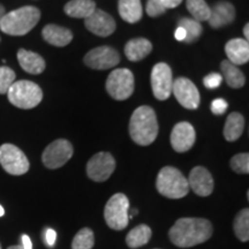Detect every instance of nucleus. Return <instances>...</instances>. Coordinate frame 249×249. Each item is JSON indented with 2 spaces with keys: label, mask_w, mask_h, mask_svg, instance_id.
<instances>
[{
  "label": "nucleus",
  "mask_w": 249,
  "mask_h": 249,
  "mask_svg": "<svg viewBox=\"0 0 249 249\" xmlns=\"http://www.w3.org/2000/svg\"><path fill=\"white\" fill-rule=\"evenodd\" d=\"M211 223L204 218H180L169 231L170 240L180 248L194 247L208 241L213 235Z\"/></svg>",
  "instance_id": "nucleus-1"
},
{
  "label": "nucleus",
  "mask_w": 249,
  "mask_h": 249,
  "mask_svg": "<svg viewBox=\"0 0 249 249\" xmlns=\"http://www.w3.org/2000/svg\"><path fill=\"white\" fill-rule=\"evenodd\" d=\"M158 121L150 107H140L133 112L129 121L130 138L136 144H151L158 135Z\"/></svg>",
  "instance_id": "nucleus-2"
},
{
  "label": "nucleus",
  "mask_w": 249,
  "mask_h": 249,
  "mask_svg": "<svg viewBox=\"0 0 249 249\" xmlns=\"http://www.w3.org/2000/svg\"><path fill=\"white\" fill-rule=\"evenodd\" d=\"M40 11L34 6H23L6 13L0 20V30L9 36H24L38 23Z\"/></svg>",
  "instance_id": "nucleus-3"
},
{
  "label": "nucleus",
  "mask_w": 249,
  "mask_h": 249,
  "mask_svg": "<svg viewBox=\"0 0 249 249\" xmlns=\"http://www.w3.org/2000/svg\"><path fill=\"white\" fill-rule=\"evenodd\" d=\"M156 187L160 194L173 200L185 197L189 192L188 180L178 169L172 166H165L160 171Z\"/></svg>",
  "instance_id": "nucleus-4"
},
{
  "label": "nucleus",
  "mask_w": 249,
  "mask_h": 249,
  "mask_svg": "<svg viewBox=\"0 0 249 249\" xmlns=\"http://www.w3.org/2000/svg\"><path fill=\"white\" fill-rule=\"evenodd\" d=\"M8 101L18 108L29 110L42 102L43 91L38 85L27 80L15 81L7 91Z\"/></svg>",
  "instance_id": "nucleus-5"
},
{
  "label": "nucleus",
  "mask_w": 249,
  "mask_h": 249,
  "mask_svg": "<svg viewBox=\"0 0 249 249\" xmlns=\"http://www.w3.org/2000/svg\"><path fill=\"white\" fill-rule=\"evenodd\" d=\"M129 201L123 193L114 194L107 201L104 209V218L107 226L116 231L126 229L129 220Z\"/></svg>",
  "instance_id": "nucleus-6"
},
{
  "label": "nucleus",
  "mask_w": 249,
  "mask_h": 249,
  "mask_svg": "<svg viewBox=\"0 0 249 249\" xmlns=\"http://www.w3.org/2000/svg\"><path fill=\"white\" fill-rule=\"evenodd\" d=\"M0 165L12 176L26 174L30 167L29 160L23 151L11 143H5L0 147Z\"/></svg>",
  "instance_id": "nucleus-7"
},
{
  "label": "nucleus",
  "mask_w": 249,
  "mask_h": 249,
  "mask_svg": "<svg viewBox=\"0 0 249 249\" xmlns=\"http://www.w3.org/2000/svg\"><path fill=\"white\" fill-rule=\"evenodd\" d=\"M134 75L127 68H119L111 71L107 80L108 95L117 101H124L134 92Z\"/></svg>",
  "instance_id": "nucleus-8"
},
{
  "label": "nucleus",
  "mask_w": 249,
  "mask_h": 249,
  "mask_svg": "<svg viewBox=\"0 0 249 249\" xmlns=\"http://www.w3.org/2000/svg\"><path fill=\"white\" fill-rule=\"evenodd\" d=\"M73 156V147L67 140L60 139L50 143L42 155L43 164L48 169L54 170L64 166Z\"/></svg>",
  "instance_id": "nucleus-9"
},
{
  "label": "nucleus",
  "mask_w": 249,
  "mask_h": 249,
  "mask_svg": "<svg viewBox=\"0 0 249 249\" xmlns=\"http://www.w3.org/2000/svg\"><path fill=\"white\" fill-rule=\"evenodd\" d=\"M173 87L172 71L165 62L155 65L151 71V88L155 97L160 101H166L171 96Z\"/></svg>",
  "instance_id": "nucleus-10"
},
{
  "label": "nucleus",
  "mask_w": 249,
  "mask_h": 249,
  "mask_svg": "<svg viewBox=\"0 0 249 249\" xmlns=\"http://www.w3.org/2000/svg\"><path fill=\"white\" fill-rule=\"evenodd\" d=\"M114 170H116V160L108 152H98L92 156L87 164V174L96 182L107 181Z\"/></svg>",
  "instance_id": "nucleus-11"
},
{
  "label": "nucleus",
  "mask_w": 249,
  "mask_h": 249,
  "mask_svg": "<svg viewBox=\"0 0 249 249\" xmlns=\"http://www.w3.org/2000/svg\"><path fill=\"white\" fill-rule=\"evenodd\" d=\"M119 61V53L111 46H99L92 49L85 57V64L92 70H110L116 67Z\"/></svg>",
  "instance_id": "nucleus-12"
},
{
  "label": "nucleus",
  "mask_w": 249,
  "mask_h": 249,
  "mask_svg": "<svg viewBox=\"0 0 249 249\" xmlns=\"http://www.w3.org/2000/svg\"><path fill=\"white\" fill-rule=\"evenodd\" d=\"M172 92L176 96L179 104L182 105L185 108L195 110L200 105L201 97L198 89L196 88V86L191 80L186 79V77H179V79L173 81Z\"/></svg>",
  "instance_id": "nucleus-13"
},
{
  "label": "nucleus",
  "mask_w": 249,
  "mask_h": 249,
  "mask_svg": "<svg viewBox=\"0 0 249 249\" xmlns=\"http://www.w3.org/2000/svg\"><path fill=\"white\" fill-rule=\"evenodd\" d=\"M85 26L90 33L99 37H107L116 31L117 24L114 18L107 12L96 8L95 12L85 18Z\"/></svg>",
  "instance_id": "nucleus-14"
},
{
  "label": "nucleus",
  "mask_w": 249,
  "mask_h": 249,
  "mask_svg": "<svg viewBox=\"0 0 249 249\" xmlns=\"http://www.w3.org/2000/svg\"><path fill=\"white\" fill-rule=\"evenodd\" d=\"M171 144L177 152H186L193 148L196 140L194 127L189 123H179L171 133Z\"/></svg>",
  "instance_id": "nucleus-15"
},
{
  "label": "nucleus",
  "mask_w": 249,
  "mask_h": 249,
  "mask_svg": "<svg viewBox=\"0 0 249 249\" xmlns=\"http://www.w3.org/2000/svg\"><path fill=\"white\" fill-rule=\"evenodd\" d=\"M188 185L198 196H209L213 191V179L203 166H196L189 174Z\"/></svg>",
  "instance_id": "nucleus-16"
},
{
  "label": "nucleus",
  "mask_w": 249,
  "mask_h": 249,
  "mask_svg": "<svg viewBox=\"0 0 249 249\" xmlns=\"http://www.w3.org/2000/svg\"><path fill=\"white\" fill-rule=\"evenodd\" d=\"M235 18V8L231 2L219 1L210 8V18L208 22L214 29H219L231 24Z\"/></svg>",
  "instance_id": "nucleus-17"
},
{
  "label": "nucleus",
  "mask_w": 249,
  "mask_h": 249,
  "mask_svg": "<svg viewBox=\"0 0 249 249\" xmlns=\"http://www.w3.org/2000/svg\"><path fill=\"white\" fill-rule=\"evenodd\" d=\"M225 52L229 61L233 65H245L249 60L248 40L242 38L231 39L225 45Z\"/></svg>",
  "instance_id": "nucleus-18"
},
{
  "label": "nucleus",
  "mask_w": 249,
  "mask_h": 249,
  "mask_svg": "<svg viewBox=\"0 0 249 249\" xmlns=\"http://www.w3.org/2000/svg\"><path fill=\"white\" fill-rule=\"evenodd\" d=\"M43 38H44L49 44L62 48L70 44L73 39V34L71 30L66 28L57 26V24H48L43 28L42 31Z\"/></svg>",
  "instance_id": "nucleus-19"
},
{
  "label": "nucleus",
  "mask_w": 249,
  "mask_h": 249,
  "mask_svg": "<svg viewBox=\"0 0 249 249\" xmlns=\"http://www.w3.org/2000/svg\"><path fill=\"white\" fill-rule=\"evenodd\" d=\"M18 60L21 68L33 75H38L45 70V61L35 52L21 49L18 52Z\"/></svg>",
  "instance_id": "nucleus-20"
},
{
  "label": "nucleus",
  "mask_w": 249,
  "mask_h": 249,
  "mask_svg": "<svg viewBox=\"0 0 249 249\" xmlns=\"http://www.w3.org/2000/svg\"><path fill=\"white\" fill-rule=\"evenodd\" d=\"M152 51V44L145 38L130 39L124 45V54L130 61H140Z\"/></svg>",
  "instance_id": "nucleus-21"
},
{
  "label": "nucleus",
  "mask_w": 249,
  "mask_h": 249,
  "mask_svg": "<svg viewBox=\"0 0 249 249\" xmlns=\"http://www.w3.org/2000/svg\"><path fill=\"white\" fill-rule=\"evenodd\" d=\"M96 8L97 7L92 0H71L65 5L64 11L71 18H87L95 12Z\"/></svg>",
  "instance_id": "nucleus-22"
},
{
  "label": "nucleus",
  "mask_w": 249,
  "mask_h": 249,
  "mask_svg": "<svg viewBox=\"0 0 249 249\" xmlns=\"http://www.w3.org/2000/svg\"><path fill=\"white\" fill-rule=\"evenodd\" d=\"M245 129V118L239 112H232L227 117L224 127V138L226 141H236L242 135Z\"/></svg>",
  "instance_id": "nucleus-23"
},
{
  "label": "nucleus",
  "mask_w": 249,
  "mask_h": 249,
  "mask_svg": "<svg viewBox=\"0 0 249 249\" xmlns=\"http://www.w3.org/2000/svg\"><path fill=\"white\" fill-rule=\"evenodd\" d=\"M118 11H119L121 18L126 22H139L142 18L141 0H119Z\"/></svg>",
  "instance_id": "nucleus-24"
},
{
  "label": "nucleus",
  "mask_w": 249,
  "mask_h": 249,
  "mask_svg": "<svg viewBox=\"0 0 249 249\" xmlns=\"http://www.w3.org/2000/svg\"><path fill=\"white\" fill-rule=\"evenodd\" d=\"M220 70H222L223 76L225 79L227 86H230L231 88L239 89L241 87L245 86V75L244 73L239 70L235 65H233L232 62L229 60H224L220 64Z\"/></svg>",
  "instance_id": "nucleus-25"
},
{
  "label": "nucleus",
  "mask_w": 249,
  "mask_h": 249,
  "mask_svg": "<svg viewBox=\"0 0 249 249\" xmlns=\"http://www.w3.org/2000/svg\"><path fill=\"white\" fill-rule=\"evenodd\" d=\"M151 229L148 225L141 224V225L134 227L130 230L126 236V244L129 248H139L147 245L151 238Z\"/></svg>",
  "instance_id": "nucleus-26"
},
{
  "label": "nucleus",
  "mask_w": 249,
  "mask_h": 249,
  "mask_svg": "<svg viewBox=\"0 0 249 249\" xmlns=\"http://www.w3.org/2000/svg\"><path fill=\"white\" fill-rule=\"evenodd\" d=\"M235 235L242 242H247L249 240V210L242 209L240 213L236 214L233 223Z\"/></svg>",
  "instance_id": "nucleus-27"
},
{
  "label": "nucleus",
  "mask_w": 249,
  "mask_h": 249,
  "mask_svg": "<svg viewBox=\"0 0 249 249\" xmlns=\"http://www.w3.org/2000/svg\"><path fill=\"white\" fill-rule=\"evenodd\" d=\"M186 7L194 20L202 22L210 18V7L204 0H186Z\"/></svg>",
  "instance_id": "nucleus-28"
},
{
  "label": "nucleus",
  "mask_w": 249,
  "mask_h": 249,
  "mask_svg": "<svg viewBox=\"0 0 249 249\" xmlns=\"http://www.w3.org/2000/svg\"><path fill=\"white\" fill-rule=\"evenodd\" d=\"M179 26L185 29L186 31V43H193L195 42L202 34V26L198 21L194 20V18H181L179 20Z\"/></svg>",
  "instance_id": "nucleus-29"
},
{
  "label": "nucleus",
  "mask_w": 249,
  "mask_h": 249,
  "mask_svg": "<svg viewBox=\"0 0 249 249\" xmlns=\"http://www.w3.org/2000/svg\"><path fill=\"white\" fill-rule=\"evenodd\" d=\"M95 245V235L88 227L80 230L74 236L71 249H92Z\"/></svg>",
  "instance_id": "nucleus-30"
},
{
  "label": "nucleus",
  "mask_w": 249,
  "mask_h": 249,
  "mask_svg": "<svg viewBox=\"0 0 249 249\" xmlns=\"http://www.w3.org/2000/svg\"><path fill=\"white\" fill-rule=\"evenodd\" d=\"M15 75L14 71L7 66L0 67V93L4 95L7 93V91L11 88L12 85L15 82Z\"/></svg>",
  "instance_id": "nucleus-31"
},
{
  "label": "nucleus",
  "mask_w": 249,
  "mask_h": 249,
  "mask_svg": "<svg viewBox=\"0 0 249 249\" xmlns=\"http://www.w3.org/2000/svg\"><path fill=\"white\" fill-rule=\"evenodd\" d=\"M231 169L236 173L248 174L249 173V155L247 152L245 154H238L233 156L231 160Z\"/></svg>",
  "instance_id": "nucleus-32"
},
{
  "label": "nucleus",
  "mask_w": 249,
  "mask_h": 249,
  "mask_svg": "<svg viewBox=\"0 0 249 249\" xmlns=\"http://www.w3.org/2000/svg\"><path fill=\"white\" fill-rule=\"evenodd\" d=\"M145 12L150 18H157L166 12V8L160 0H148Z\"/></svg>",
  "instance_id": "nucleus-33"
},
{
  "label": "nucleus",
  "mask_w": 249,
  "mask_h": 249,
  "mask_svg": "<svg viewBox=\"0 0 249 249\" xmlns=\"http://www.w3.org/2000/svg\"><path fill=\"white\" fill-rule=\"evenodd\" d=\"M223 76L218 73H211L209 75H207L203 80V85L205 88L208 89H216L222 85Z\"/></svg>",
  "instance_id": "nucleus-34"
},
{
  "label": "nucleus",
  "mask_w": 249,
  "mask_h": 249,
  "mask_svg": "<svg viewBox=\"0 0 249 249\" xmlns=\"http://www.w3.org/2000/svg\"><path fill=\"white\" fill-rule=\"evenodd\" d=\"M227 107H229V104H227L225 99L217 98L211 103L210 107H211V112H213V114H216V116H220V114L225 113L227 110Z\"/></svg>",
  "instance_id": "nucleus-35"
},
{
  "label": "nucleus",
  "mask_w": 249,
  "mask_h": 249,
  "mask_svg": "<svg viewBox=\"0 0 249 249\" xmlns=\"http://www.w3.org/2000/svg\"><path fill=\"white\" fill-rule=\"evenodd\" d=\"M55 239H57V233H55L54 230L48 229V231L45 233V242L49 247H53Z\"/></svg>",
  "instance_id": "nucleus-36"
},
{
  "label": "nucleus",
  "mask_w": 249,
  "mask_h": 249,
  "mask_svg": "<svg viewBox=\"0 0 249 249\" xmlns=\"http://www.w3.org/2000/svg\"><path fill=\"white\" fill-rule=\"evenodd\" d=\"M163 2V5L165 6V8H176L181 4L182 0H160Z\"/></svg>",
  "instance_id": "nucleus-37"
},
{
  "label": "nucleus",
  "mask_w": 249,
  "mask_h": 249,
  "mask_svg": "<svg viewBox=\"0 0 249 249\" xmlns=\"http://www.w3.org/2000/svg\"><path fill=\"white\" fill-rule=\"evenodd\" d=\"M174 37H176L177 40H182V42H185V39H186L185 29H183V28H181V27L177 28L176 33H174Z\"/></svg>",
  "instance_id": "nucleus-38"
},
{
  "label": "nucleus",
  "mask_w": 249,
  "mask_h": 249,
  "mask_svg": "<svg viewBox=\"0 0 249 249\" xmlns=\"http://www.w3.org/2000/svg\"><path fill=\"white\" fill-rule=\"evenodd\" d=\"M22 247L23 249H33V242H31L30 238L27 234L22 235Z\"/></svg>",
  "instance_id": "nucleus-39"
},
{
  "label": "nucleus",
  "mask_w": 249,
  "mask_h": 249,
  "mask_svg": "<svg viewBox=\"0 0 249 249\" xmlns=\"http://www.w3.org/2000/svg\"><path fill=\"white\" fill-rule=\"evenodd\" d=\"M248 29H249V26H248V24H246L245 28H244V35L246 37V40H248V38H249V31H248Z\"/></svg>",
  "instance_id": "nucleus-40"
},
{
  "label": "nucleus",
  "mask_w": 249,
  "mask_h": 249,
  "mask_svg": "<svg viewBox=\"0 0 249 249\" xmlns=\"http://www.w3.org/2000/svg\"><path fill=\"white\" fill-rule=\"evenodd\" d=\"M6 14V11H5V7L2 6L1 4H0V20H1L2 17Z\"/></svg>",
  "instance_id": "nucleus-41"
},
{
  "label": "nucleus",
  "mask_w": 249,
  "mask_h": 249,
  "mask_svg": "<svg viewBox=\"0 0 249 249\" xmlns=\"http://www.w3.org/2000/svg\"><path fill=\"white\" fill-rule=\"evenodd\" d=\"M7 249H23L22 246H11V247H8Z\"/></svg>",
  "instance_id": "nucleus-42"
},
{
  "label": "nucleus",
  "mask_w": 249,
  "mask_h": 249,
  "mask_svg": "<svg viewBox=\"0 0 249 249\" xmlns=\"http://www.w3.org/2000/svg\"><path fill=\"white\" fill-rule=\"evenodd\" d=\"M5 214V210H4V208L1 207V205H0V217H2Z\"/></svg>",
  "instance_id": "nucleus-43"
},
{
  "label": "nucleus",
  "mask_w": 249,
  "mask_h": 249,
  "mask_svg": "<svg viewBox=\"0 0 249 249\" xmlns=\"http://www.w3.org/2000/svg\"><path fill=\"white\" fill-rule=\"evenodd\" d=\"M0 249H1V244H0Z\"/></svg>",
  "instance_id": "nucleus-44"
}]
</instances>
